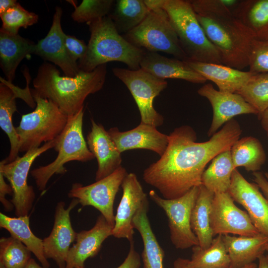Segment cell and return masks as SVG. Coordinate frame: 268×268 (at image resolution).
Masks as SVG:
<instances>
[{
    "label": "cell",
    "mask_w": 268,
    "mask_h": 268,
    "mask_svg": "<svg viewBox=\"0 0 268 268\" xmlns=\"http://www.w3.org/2000/svg\"><path fill=\"white\" fill-rule=\"evenodd\" d=\"M228 193L234 201L245 208L260 233L268 237V200L258 186L249 182L236 169L232 173Z\"/></svg>",
    "instance_id": "15"
},
{
    "label": "cell",
    "mask_w": 268,
    "mask_h": 268,
    "mask_svg": "<svg viewBox=\"0 0 268 268\" xmlns=\"http://www.w3.org/2000/svg\"><path fill=\"white\" fill-rule=\"evenodd\" d=\"M242 129L234 119L204 142H197L195 130L188 125L174 130L168 135L164 153L143 173V179L166 199L178 198L202 185L207 164L222 152L230 150L239 139Z\"/></svg>",
    "instance_id": "1"
},
{
    "label": "cell",
    "mask_w": 268,
    "mask_h": 268,
    "mask_svg": "<svg viewBox=\"0 0 268 268\" xmlns=\"http://www.w3.org/2000/svg\"><path fill=\"white\" fill-rule=\"evenodd\" d=\"M63 10L57 6L53 22L47 35L35 44L33 54L45 62L49 61L58 66L65 76L74 77L79 72L77 63L68 54L65 45V36L61 26Z\"/></svg>",
    "instance_id": "17"
},
{
    "label": "cell",
    "mask_w": 268,
    "mask_h": 268,
    "mask_svg": "<svg viewBox=\"0 0 268 268\" xmlns=\"http://www.w3.org/2000/svg\"><path fill=\"white\" fill-rule=\"evenodd\" d=\"M201 176V184L213 193L228 192L234 168L230 150L221 152L211 161Z\"/></svg>",
    "instance_id": "33"
},
{
    "label": "cell",
    "mask_w": 268,
    "mask_h": 268,
    "mask_svg": "<svg viewBox=\"0 0 268 268\" xmlns=\"http://www.w3.org/2000/svg\"><path fill=\"white\" fill-rule=\"evenodd\" d=\"M31 93L36 104L35 109L22 115L19 125L15 128L19 152H26L41 146L43 142L55 139L63 131L68 118L51 101Z\"/></svg>",
    "instance_id": "8"
},
{
    "label": "cell",
    "mask_w": 268,
    "mask_h": 268,
    "mask_svg": "<svg viewBox=\"0 0 268 268\" xmlns=\"http://www.w3.org/2000/svg\"><path fill=\"white\" fill-rule=\"evenodd\" d=\"M189 66L207 80L214 82L218 90L236 93L254 74L222 64L186 61Z\"/></svg>",
    "instance_id": "24"
},
{
    "label": "cell",
    "mask_w": 268,
    "mask_h": 268,
    "mask_svg": "<svg viewBox=\"0 0 268 268\" xmlns=\"http://www.w3.org/2000/svg\"><path fill=\"white\" fill-rule=\"evenodd\" d=\"M258 116L261 120L262 127L268 137V108Z\"/></svg>",
    "instance_id": "45"
},
{
    "label": "cell",
    "mask_w": 268,
    "mask_h": 268,
    "mask_svg": "<svg viewBox=\"0 0 268 268\" xmlns=\"http://www.w3.org/2000/svg\"><path fill=\"white\" fill-rule=\"evenodd\" d=\"M123 195L115 216L112 236L134 242L133 218L138 209L148 201L147 194L134 173H128L121 185Z\"/></svg>",
    "instance_id": "14"
},
{
    "label": "cell",
    "mask_w": 268,
    "mask_h": 268,
    "mask_svg": "<svg viewBox=\"0 0 268 268\" xmlns=\"http://www.w3.org/2000/svg\"><path fill=\"white\" fill-rule=\"evenodd\" d=\"M59 268H65V266L61 267H59Z\"/></svg>",
    "instance_id": "51"
},
{
    "label": "cell",
    "mask_w": 268,
    "mask_h": 268,
    "mask_svg": "<svg viewBox=\"0 0 268 268\" xmlns=\"http://www.w3.org/2000/svg\"><path fill=\"white\" fill-rule=\"evenodd\" d=\"M206 36L219 52L223 65L242 70L249 67L256 38L222 0H190Z\"/></svg>",
    "instance_id": "2"
},
{
    "label": "cell",
    "mask_w": 268,
    "mask_h": 268,
    "mask_svg": "<svg viewBox=\"0 0 268 268\" xmlns=\"http://www.w3.org/2000/svg\"><path fill=\"white\" fill-rule=\"evenodd\" d=\"M78 203V200L73 199L66 209L64 201L57 203L52 230L43 240L45 257L54 260L59 268L66 266L70 245L76 240L77 233L72 227L70 212Z\"/></svg>",
    "instance_id": "16"
},
{
    "label": "cell",
    "mask_w": 268,
    "mask_h": 268,
    "mask_svg": "<svg viewBox=\"0 0 268 268\" xmlns=\"http://www.w3.org/2000/svg\"><path fill=\"white\" fill-rule=\"evenodd\" d=\"M150 10L144 20L123 37L134 46L150 52H162L187 61L177 35L166 12L156 0H144Z\"/></svg>",
    "instance_id": "6"
},
{
    "label": "cell",
    "mask_w": 268,
    "mask_h": 268,
    "mask_svg": "<svg viewBox=\"0 0 268 268\" xmlns=\"http://www.w3.org/2000/svg\"><path fill=\"white\" fill-rule=\"evenodd\" d=\"M106 74V64H103L92 71L80 70L74 77L62 76L55 65L44 62L39 66L33 80L34 89L30 90L51 101L64 113L70 116L83 108L89 95L102 88Z\"/></svg>",
    "instance_id": "3"
},
{
    "label": "cell",
    "mask_w": 268,
    "mask_h": 268,
    "mask_svg": "<svg viewBox=\"0 0 268 268\" xmlns=\"http://www.w3.org/2000/svg\"><path fill=\"white\" fill-rule=\"evenodd\" d=\"M56 139L44 143L38 148H33L22 156H18L13 161L0 162V172L9 182L13 190L11 202L15 208L17 217L28 215L35 198V193L32 186L27 184V177L35 160L47 150L54 148Z\"/></svg>",
    "instance_id": "11"
},
{
    "label": "cell",
    "mask_w": 268,
    "mask_h": 268,
    "mask_svg": "<svg viewBox=\"0 0 268 268\" xmlns=\"http://www.w3.org/2000/svg\"><path fill=\"white\" fill-rule=\"evenodd\" d=\"M266 251L268 252V244L267 246V247H266Z\"/></svg>",
    "instance_id": "50"
},
{
    "label": "cell",
    "mask_w": 268,
    "mask_h": 268,
    "mask_svg": "<svg viewBox=\"0 0 268 268\" xmlns=\"http://www.w3.org/2000/svg\"><path fill=\"white\" fill-rule=\"evenodd\" d=\"M140 67L161 79H179L194 83H204L207 81L186 61L168 58L157 53L146 51L140 63Z\"/></svg>",
    "instance_id": "23"
},
{
    "label": "cell",
    "mask_w": 268,
    "mask_h": 268,
    "mask_svg": "<svg viewBox=\"0 0 268 268\" xmlns=\"http://www.w3.org/2000/svg\"><path fill=\"white\" fill-rule=\"evenodd\" d=\"M191 260L179 258L174 263L189 268H230V259L227 252L223 235L213 238L209 247L201 248L199 245L192 247Z\"/></svg>",
    "instance_id": "28"
},
{
    "label": "cell",
    "mask_w": 268,
    "mask_h": 268,
    "mask_svg": "<svg viewBox=\"0 0 268 268\" xmlns=\"http://www.w3.org/2000/svg\"><path fill=\"white\" fill-rule=\"evenodd\" d=\"M253 175L254 182L268 200V173L257 171L253 172Z\"/></svg>",
    "instance_id": "43"
},
{
    "label": "cell",
    "mask_w": 268,
    "mask_h": 268,
    "mask_svg": "<svg viewBox=\"0 0 268 268\" xmlns=\"http://www.w3.org/2000/svg\"><path fill=\"white\" fill-rule=\"evenodd\" d=\"M17 3L16 0H0V14L4 13Z\"/></svg>",
    "instance_id": "44"
},
{
    "label": "cell",
    "mask_w": 268,
    "mask_h": 268,
    "mask_svg": "<svg viewBox=\"0 0 268 268\" xmlns=\"http://www.w3.org/2000/svg\"><path fill=\"white\" fill-rule=\"evenodd\" d=\"M113 227L100 214L91 229L77 233L76 243L70 248L65 268H83L85 261L97 255L104 240L112 235Z\"/></svg>",
    "instance_id": "21"
},
{
    "label": "cell",
    "mask_w": 268,
    "mask_h": 268,
    "mask_svg": "<svg viewBox=\"0 0 268 268\" xmlns=\"http://www.w3.org/2000/svg\"><path fill=\"white\" fill-rule=\"evenodd\" d=\"M113 74L127 87L139 110L140 123L157 127L163 124L162 115L153 106L155 98L164 90L167 82L153 76L140 68L132 70L124 68H112Z\"/></svg>",
    "instance_id": "9"
},
{
    "label": "cell",
    "mask_w": 268,
    "mask_h": 268,
    "mask_svg": "<svg viewBox=\"0 0 268 268\" xmlns=\"http://www.w3.org/2000/svg\"><path fill=\"white\" fill-rule=\"evenodd\" d=\"M2 21L1 29L12 34H18L21 27L26 28L37 23L39 16L24 8L19 2L0 14Z\"/></svg>",
    "instance_id": "37"
},
{
    "label": "cell",
    "mask_w": 268,
    "mask_h": 268,
    "mask_svg": "<svg viewBox=\"0 0 268 268\" xmlns=\"http://www.w3.org/2000/svg\"><path fill=\"white\" fill-rule=\"evenodd\" d=\"M127 174L126 169L121 166L111 174L93 184L83 186L78 183H74L68 196L78 200L82 206L89 205L95 207L114 226V201Z\"/></svg>",
    "instance_id": "12"
},
{
    "label": "cell",
    "mask_w": 268,
    "mask_h": 268,
    "mask_svg": "<svg viewBox=\"0 0 268 268\" xmlns=\"http://www.w3.org/2000/svg\"><path fill=\"white\" fill-rule=\"evenodd\" d=\"M195 187L183 196L166 199L154 190L149 193L150 199L165 212L168 221L170 237L176 249L184 250L199 245L198 239L191 226V216L200 190Z\"/></svg>",
    "instance_id": "10"
},
{
    "label": "cell",
    "mask_w": 268,
    "mask_h": 268,
    "mask_svg": "<svg viewBox=\"0 0 268 268\" xmlns=\"http://www.w3.org/2000/svg\"><path fill=\"white\" fill-rule=\"evenodd\" d=\"M108 132L121 153L128 150L144 149L161 156L168 144V135L160 132L157 127L145 124L140 123L135 128L125 132L113 127Z\"/></svg>",
    "instance_id": "19"
},
{
    "label": "cell",
    "mask_w": 268,
    "mask_h": 268,
    "mask_svg": "<svg viewBox=\"0 0 268 268\" xmlns=\"http://www.w3.org/2000/svg\"><path fill=\"white\" fill-rule=\"evenodd\" d=\"M156 2L167 13L188 61L223 65L219 52L206 36L190 0Z\"/></svg>",
    "instance_id": "5"
},
{
    "label": "cell",
    "mask_w": 268,
    "mask_h": 268,
    "mask_svg": "<svg viewBox=\"0 0 268 268\" xmlns=\"http://www.w3.org/2000/svg\"><path fill=\"white\" fill-rule=\"evenodd\" d=\"M91 128L87 136L89 150L96 159L98 167L95 180L111 174L122 166L121 153L103 126L91 120Z\"/></svg>",
    "instance_id": "20"
},
{
    "label": "cell",
    "mask_w": 268,
    "mask_h": 268,
    "mask_svg": "<svg viewBox=\"0 0 268 268\" xmlns=\"http://www.w3.org/2000/svg\"><path fill=\"white\" fill-rule=\"evenodd\" d=\"M35 43L19 34H12L0 29V66L7 80L12 82L21 61L33 54Z\"/></svg>",
    "instance_id": "26"
},
{
    "label": "cell",
    "mask_w": 268,
    "mask_h": 268,
    "mask_svg": "<svg viewBox=\"0 0 268 268\" xmlns=\"http://www.w3.org/2000/svg\"><path fill=\"white\" fill-rule=\"evenodd\" d=\"M199 193L191 216V226L197 236L199 245L202 249L210 246L214 236L210 225V213L214 193L203 185Z\"/></svg>",
    "instance_id": "30"
},
{
    "label": "cell",
    "mask_w": 268,
    "mask_h": 268,
    "mask_svg": "<svg viewBox=\"0 0 268 268\" xmlns=\"http://www.w3.org/2000/svg\"><path fill=\"white\" fill-rule=\"evenodd\" d=\"M87 24L90 37L84 57L77 62L80 70L92 71L111 62L123 63L132 70L140 68L146 51L134 46L122 36L110 17L106 16Z\"/></svg>",
    "instance_id": "4"
},
{
    "label": "cell",
    "mask_w": 268,
    "mask_h": 268,
    "mask_svg": "<svg viewBox=\"0 0 268 268\" xmlns=\"http://www.w3.org/2000/svg\"><path fill=\"white\" fill-rule=\"evenodd\" d=\"M0 80V127L7 135L10 143L8 155L3 160L9 163L15 159L19 152L18 136L12 120L17 111L15 99L19 97L27 102L30 98V93L27 87L21 89L1 77Z\"/></svg>",
    "instance_id": "22"
},
{
    "label": "cell",
    "mask_w": 268,
    "mask_h": 268,
    "mask_svg": "<svg viewBox=\"0 0 268 268\" xmlns=\"http://www.w3.org/2000/svg\"><path fill=\"white\" fill-rule=\"evenodd\" d=\"M31 251L22 242L10 236L0 239V263L6 268H24Z\"/></svg>",
    "instance_id": "36"
},
{
    "label": "cell",
    "mask_w": 268,
    "mask_h": 268,
    "mask_svg": "<svg viewBox=\"0 0 268 268\" xmlns=\"http://www.w3.org/2000/svg\"><path fill=\"white\" fill-rule=\"evenodd\" d=\"M173 266H174V268H187V267L182 266L181 265H180L174 262L173 263ZM257 267H258L257 265L255 263H253L241 268H257Z\"/></svg>",
    "instance_id": "48"
},
{
    "label": "cell",
    "mask_w": 268,
    "mask_h": 268,
    "mask_svg": "<svg viewBox=\"0 0 268 268\" xmlns=\"http://www.w3.org/2000/svg\"><path fill=\"white\" fill-rule=\"evenodd\" d=\"M149 10L144 0H118L107 16L118 32L125 34L137 26Z\"/></svg>",
    "instance_id": "32"
},
{
    "label": "cell",
    "mask_w": 268,
    "mask_h": 268,
    "mask_svg": "<svg viewBox=\"0 0 268 268\" xmlns=\"http://www.w3.org/2000/svg\"><path fill=\"white\" fill-rule=\"evenodd\" d=\"M6 195H13V190L10 185L7 184L4 180V177L0 172V201L5 211L12 210L14 206L11 201L5 198Z\"/></svg>",
    "instance_id": "41"
},
{
    "label": "cell",
    "mask_w": 268,
    "mask_h": 268,
    "mask_svg": "<svg viewBox=\"0 0 268 268\" xmlns=\"http://www.w3.org/2000/svg\"><path fill=\"white\" fill-rule=\"evenodd\" d=\"M148 201L144 203L135 214L133 226L139 233L143 244L142 259L144 268H163L164 252L151 228L147 216Z\"/></svg>",
    "instance_id": "27"
},
{
    "label": "cell",
    "mask_w": 268,
    "mask_h": 268,
    "mask_svg": "<svg viewBox=\"0 0 268 268\" xmlns=\"http://www.w3.org/2000/svg\"><path fill=\"white\" fill-rule=\"evenodd\" d=\"M24 268H47L43 266H40L38 264L35 260L33 259H31L26 267Z\"/></svg>",
    "instance_id": "47"
},
{
    "label": "cell",
    "mask_w": 268,
    "mask_h": 268,
    "mask_svg": "<svg viewBox=\"0 0 268 268\" xmlns=\"http://www.w3.org/2000/svg\"><path fill=\"white\" fill-rule=\"evenodd\" d=\"M198 93L206 98L212 108V120L207 132L208 136H211L236 116L259 115V112L239 94L216 90L211 84H204L198 89Z\"/></svg>",
    "instance_id": "18"
},
{
    "label": "cell",
    "mask_w": 268,
    "mask_h": 268,
    "mask_svg": "<svg viewBox=\"0 0 268 268\" xmlns=\"http://www.w3.org/2000/svg\"><path fill=\"white\" fill-rule=\"evenodd\" d=\"M248 67L252 73L268 72V39L253 40Z\"/></svg>",
    "instance_id": "39"
},
{
    "label": "cell",
    "mask_w": 268,
    "mask_h": 268,
    "mask_svg": "<svg viewBox=\"0 0 268 268\" xmlns=\"http://www.w3.org/2000/svg\"><path fill=\"white\" fill-rule=\"evenodd\" d=\"M236 93L254 107L259 115L268 108V72L254 73Z\"/></svg>",
    "instance_id": "35"
},
{
    "label": "cell",
    "mask_w": 268,
    "mask_h": 268,
    "mask_svg": "<svg viewBox=\"0 0 268 268\" xmlns=\"http://www.w3.org/2000/svg\"><path fill=\"white\" fill-rule=\"evenodd\" d=\"M140 266L139 255L135 250L134 242L130 243L128 256L123 263L117 268H139ZM75 268H84L77 267Z\"/></svg>",
    "instance_id": "42"
},
{
    "label": "cell",
    "mask_w": 268,
    "mask_h": 268,
    "mask_svg": "<svg viewBox=\"0 0 268 268\" xmlns=\"http://www.w3.org/2000/svg\"><path fill=\"white\" fill-rule=\"evenodd\" d=\"M258 260L259 264L257 268H268V256L263 255Z\"/></svg>",
    "instance_id": "46"
},
{
    "label": "cell",
    "mask_w": 268,
    "mask_h": 268,
    "mask_svg": "<svg viewBox=\"0 0 268 268\" xmlns=\"http://www.w3.org/2000/svg\"><path fill=\"white\" fill-rule=\"evenodd\" d=\"M65 45L70 57L77 63L84 57L87 50V45L84 41L77 39L74 36L66 34Z\"/></svg>",
    "instance_id": "40"
},
{
    "label": "cell",
    "mask_w": 268,
    "mask_h": 268,
    "mask_svg": "<svg viewBox=\"0 0 268 268\" xmlns=\"http://www.w3.org/2000/svg\"><path fill=\"white\" fill-rule=\"evenodd\" d=\"M0 268H6L3 264L0 263Z\"/></svg>",
    "instance_id": "49"
},
{
    "label": "cell",
    "mask_w": 268,
    "mask_h": 268,
    "mask_svg": "<svg viewBox=\"0 0 268 268\" xmlns=\"http://www.w3.org/2000/svg\"><path fill=\"white\" fill-rule=\"evenodd\" d=\"M83 108L76 114L68 116L67 123L61 134L56 138L54 147L58 152L56 159L50 163L31 171L38 189L43 192L50 178L55 174H64L65 165L76 161L85 162L95 157L89 150L82 131Z\"/></svg>",
    "instance_id": "7"
},
{
    "label": "cell",
    "mask_w": 268,
    "mask_h": 268,
    "mask_svg": "<svg viewBox=\"0 0 268 268\" xmlns=\"http://www.w3.org/2000/svg\"><path fill=\"white\" fill-rule=\"evenodd\" d=\"M214 237L232 234L253 237L261 233L253 224L248 213L238 208L229 194H214L210 213Z\"/></svg>",
    "instance_id": "13"
},
{
    "label": "cell",
    "mask_w": 268,
    "mask_h": 268,
    "mask_svg": "<svg viewBox=\"0 0 268 268\" xmlns=\"http://www.w3.org/2000/svg\"><path fill=\"white\" fill-rule=\"evenodd\" d=\"M0 227L7 230L11 237L25 245L42 266L49 268L50 264L44 254L43 240L36 237L31 231L28 215L10 217L0 212Z\"/></svg>",
    "instance_id": "31"
},
{
    "label": "cell",
    "mask_w": 268,
    "mask_h": 268,
    "mask_svg": "<svg viewBox=\"0 0 268 268\" xmlns=\"http://www.w3.org/2000/svg\"><path fill=\"white\" fill-rule=\"evenodd\" d=\"M113 0H83L71 14L78 23H86L107 16L114 4Z\"/></svg>",
    "instance_id": "38"
},
{
    "label": "cell",
    "mask_w": 268,
    "mask_h": 268,
    "mask_svg": "<svg viewBox=\"0 0 268 268\" xmlns=\"http://www.w3.org/2000/svg\"><path fill=\"white\" fill-rule=\"evenodd\" d=\"M235 169L243 167L248 171H259L266 160V154L260 141L249 136L238 139L230 149Z\"/></svg>",
    "instance_id": "34"
},
{
    "label": "cell",
    "mask_w": 268,
    "mask_h": 268,
    "mask_svg": "<svg viewBox=\"0 0 268 268\" xmlns=\"http://www.w3.org/2000/svg\"><path fill=\"white\" fill-rule=\"evenodd\" d=\"M223 240L230 259V268H241L264 255L268 244V237L260 234L256 236L223 235Z\"/></svg>",
    "instance_id": "25"
},
{
    "label": "cell",
    "mask_w": 268,
    "mask_h": 268,
    "mask_svg": "<svg viewBox=\"0 0 268 268\" xmlns=\"http://www.w3.org/2000/svg\"><path fill=\"white\" fill-rule=\"evenodd\" d=\"M257 39H268V0H243L232 11Z\"/></svg>",
    "instance_id": "29"
}]
</instances>
